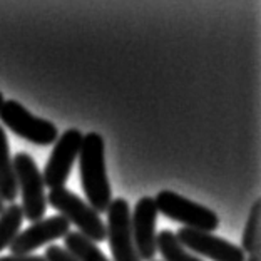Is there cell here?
I'll return each instance as SVG.
<instances>
[{"instance_id": "8fae6325", "label": "cell", "mask_w": 261, "mask_h": 261, "mask_svg": "<svg viewBox=\"0 0 261 261\" xmlns=\"http://www.w3.org/2000/svg\"><path fill=\"white\" fill-rule=\"evenodd\" d=\"M17 194V179L14 163H12L9 139L5 134V129L0 126V199L14 203Z\"/></svg>"}, {"instance_id": "7a4b0ae2", "label": "cell", "mask_w": 261, "mask_h": 261, "mask_svg": "<svg viewBox=\"0 0 261 261\" xmlns=\"http://www.w3.org/2000/svg\"><path fill=\"white\" fill-rule=\"evenodd\" d=\"M47 204L57 210L61 213V216L67 219L69 223L75 224L79 228V233L91 241L102 243L108 238L106 223L99 216V213L94 211L86 201H82L70 189H50V193L47 194Z\"/></svg>"}, {"instance_id": "4fadbf2b", "label": "cell", "mask_w": 261, "mask_h": 261, "mask_svg": "<svg viewBox=\"0 0 261 261\" xmlns=\"http://www.w3.org/2000/svg\"><path fill=\"white\" fill-rule=\"evenodd\" d=\"M240 248L245 251V254L261 253V201L259 199L254 201L250 210Z\"/></svg>"}, {"instance_id": "d6986e66", "label": "cell", "mask_w": 261, "mask_h": 261, "mask_svg": "<svg viewBox=\"0 0 261 261\" xmlns=\"http://www.w3.org/2000/svg\"><path fill=\"white\" fill-rule=\"evenodd\" d=\"M4 210H5V206H4V201L0 199V215H2V213H4Z\"/></svg>"}, {"instance_id": "30bf717a", "label": "cell", "mask_w": 261, "mask_h": 261, "mask_svg": "<svg viewBox=\"0 0 261 261\" xmlns=\"http://www.w3.org/2000/svg\"><path fill=\"white\" fill-rule=\"evenodd\" d=\"M70 231V223L61 215L40 219L37 223H32L25 231L17 233V236L10 243V251L17 256L31 254L34 250L47 245V243L64 238Z\"/></svg>"}, {"instance_id": "e0dca14e", "label": "cell", "mask_w": 261, "mask_h": 261, "mask_svg": "<svg viewBox=\"0 0 261 261\" xmlns=\"http://www.w3.org/2000/svg\"><path fill=\"white\" fill-rule=\"evenodd\" d=\"M0 261H45V259L44 256H37V254H23V256L10 254V256H0Z\"/></svg>"}, {"instance_id": "ac0fdd59", "label": "cell", "mask_w": 261, "mask_h": 261, "mask_svg": "<svg viewBox=\"0 0 261 261\" xmlns=\"http://www.w3.org/2000/svg\"><path fill=\"white\" fill-rule=\"evenodd\" d=\"M246 261H261L259 258V253H254V254H250V256L246 258Z\"/></svg>"}, {"instance_id": "ba28073f", "label": "cell", "mask_w": 261, "mask_h": 261, "mask_svg": "<svg viewBox=\"0 0 261 261\" xmlns=\"http://www.w3.org/2000/svg\"><path fill=\"white\" fill-rule=\"evenodd\" d=\"M174 234L188 251L191 250L211 261H246V254L240 246L213 233L181 228Z\"/></svg>"}, {"instance_id": "3957f363", "label": "cell", "mask_w": 261, "mask_h": 261, "mask_svg": "<svg viewBox=\"0 0 261 261\" xmlns=\"http://www.w3.org/2000/svg\"><path fill=\"white\" fill-rule=\"evenodd\" d=\"M17 179V191L22 194V213L23 219L37 223L44 219L47 210V196L42 179V173L39 171L34 158L27 152H17L12 158Z\"/></svg>"}, {"instance_id": "ffe728a7", "label": "cell", "mask_w": 261, "mask_h": 261, "mask_svg": "<svg viewBox=\"0 0 261 261\" xmlns=\"http://www.w3.org/2000/svg\"><path fill=\"white\" fill-rule=\"evenodd\" d=\"M4 100H5V99H4V94H2V92H0V108H2V104H4Z\"/></svg>"}, {"instance_id": "8992f818", "label": "cell", "mask_w": 261, "mask_h": 261, "mask_svg": "<svg viewBox=\"0 0 261 261\" xmlns=\"http://www.w3.org/2000/svg\"><path fill=\"white\" fill-rule=\"evenodd\" d=\"M82 138L84 136L81 134L79 129H69L56 141L42 174L44 186H49L50 189L65 188L72 166L79 156Z\"/></svg>"}, {"instance_id": "2e32d148", "label": "cell", "mask_w": 261, "mask_h": 261, "mask_svg": "<svg viewBox=\"0 0 261 261\" xmlns=\"http://www.w3.org/2000/svg\"><path fill=\"white\" fill-rule=\"evenodd\" d=\"M44 259L45 261H77L64 246H59V245H52L47 248Z\"/></svg>"}, {"instance_id": "7c38bea8", "label": "cell", "mask_w": 261, "mask_h": 261, "mask_svg": "<svg viewBox=\"0 0 261 261\" xmlns=\"http://www.w3.org/2000/svg\"><path fill=\"white\" fill-rule=\"evenodd\" d=\"M64 248L77 261H111L99 250L96 243L82 236L79 231H69L64 236Z\"/></svg>"}, {"instance_id": "52a82bcc", "label": "cell", "mask_w": 261, "mask_h": 261, "mask_svg": "<svg viewBox=\"0 0 261 261\" xmlns=\"http://www.w3.org/2000/svg\"><path fill=\"white\" fill-rule=\"evenodd\" d=\"M108 240L114 261H141L130 233V206L124 198L111 201L108 207Z\"/></svg>"}, {"instance_id": "9c48e42d", "label": "cell", "mask_w": 261, "mask_h": 261, "mask_svg": "<svg viewBox=\"0 0 261 261\" xmlns=\"http://www.w3.org/2000/svg\"><path fill=\"white\" fill-rule=\"evenodd\" d=\"M156 221L158 207L154 204V198L144 196L130 213V233L141 261H154L156 256Z\"/></svg>"}, {"instance_id": "277c9868", "label": "cell", "mask_w": 261, "mask_h": 261, "mask_svg": "<svg viewBox=\"0 0 261 261\" xmlns=\"http://www.w3.org/2000/svg\"><path fill=\"white\" fill-rule=\"evenodd\" d=\"M154 204L158 207V213L173 221L182 223L188 229L213 233L219 226V219L215 211L177 193L161 191L154 198Z\"/></svg>"}, {"instance_id": "5b68a950", "label": "cell", "mask_w": 261, "mask_h": 261, "mask_svg": "<svg viewBox=\"0 0 261 261\" xmlns=\"http://www.w3.org/2000/svg\"><path fill=\"white\" fill-rule=\"evenodd\" d=\"M0 121L12 133L37 146L56 144L59 139V130L52 122L31 114L17 100H4L0 108Z\"/></svg>"}, {"instance_id": "5bb4252c", "label": "cell", "mask_w": 261, "mask_h": 261, "mask_svg": "<svg viewBox=\"0 0 261 261\" xmlns=\"http://www.w3.org/2000/svg\"><path fill=\"white\" fill-rule=\"evenodd\" d=\"M156 250H159L164 261H203L191 251H188L177 241L176 234L169 229H163L156 236Z\"/></svg>"}, {"instance_id": "6da1fadb", "label": "cell", "mask_w": 261, "mask_h": 261, "mask_svg": "<svg viewBox=\"0 0 261 261\" xmlns=\"http://www.w3.org/2000/svg\"><path fill=\"white\" fill-rule=\"evenodd\" d=\"M79 173L89 206L96 213H106L111 204V185L106 171V146L102 136L89 133L82 138L79 151Z\"/></svg>"}, {"instance_id": "9a60e30c", "label": "cell", "mask_w": 261, "mask_h": 261, "mask_svg": "<svg viewBox=\"0 0 261 261\" xmlns=\"http://www.w3.org/2000/svg\"><path fill=\"white\" fill-rule=\"evenodd\" d=\"M23 221L22 207L15 203H10L0 215V251L10 246L12 240L15 238L17 233L20 231Z\"/></svg>"}]
</instances>
